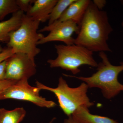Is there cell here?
I'll list each match as a JSON object with an SVG mask.
<instances>
[{"label": "cell", "instance_id": "6da1fadb", "mask_svg": "<svg viewBox=\"0 0 123 123\" xmlns=\"http://www.w3.org/2000/svg\"><path fill=\"white\" fill-rule=\"evenodd\" d=\"M74 44L94 52H111L107 41L113 31L105 11L100 10L92 1L79 25Z\"/></svg>", "mask_w": 123, "mask_h": 123}, {"label": "cell", "instance_id": "7a4b0ae2", "mask_svg": "<svg viewBox=\"0 0 123 123\" xmlns=\"http://www.w3.org/2000/svg\"><path fill=\"white\" fill-rule=\"evenodd\" d=\"M99 55L102 61L98 65L97 72L90 77L68 76L84 81L89 88H99L104 97L110 99L123 91V85L118 80L119 74L123 71V62L120 65L115 66L110 63L105 52H99Z\"/></svg>", "mask_w": 123, "mask_h": 123}, {"label": "cell", "instance_id": "3957f363", "mask_svg": "<svg viewBox=\"0 0 123 123\" xmlns=\"http://www.w3.org/2000/svg\"><path fill=\"white\" fill-rule=\"evenodd\" d=\"M36 84L40 90L48 91L55 95L60 107L68 117L72 115L80 106H85L89 108L94 105L87 95L89 87L85 82L76 88H71L61 76L59 78L56 88L48 87L38 81H36Z\"/></svg>", "mask_w": 123, "mask_h": 123}, {"label": "cell", "instance_id": "277c9868", "mask_svg": "<svg viewBox=\"0 0 123 123\" xmlns=\"http://www.w3.org/2000/svg\"><path fill=\"white\" fill-rule=\"evenodd\" d=\"M40 23L24 14L20 27L10 35L7 47L12 49L14 53H24L35 61L41 51L37 47L38 42L44 36L38 32Z\"/></svg>", "mask_w": 123, "mask_h": 123}, {"label": "cell", "instance_id": "5b68a950", "mask_svg": "<svg viewBox=\"0 0 123 123\" xmlns=\"http://www.w3.org/2000/svg\"><path fill=\"white\" fill-rule=\"evenodd\" d=\"M57 57L49 59L47 63L51 68H61L69 71L74 75L80 72L82 65L97 68L98 64L93 56V52L82 46L73 44L67 45L55 44Z\"/></svg>", "mask_w": 123, "mask_h": 123}, {"label": "cell", "instance_id": "8992f818", "mask_svg": "<svg viewBox=\"0 0 123 123\" xmlns=\"http://www.w3.org/2000/svg\"><path fill=\"white\" fill-rule=\"evenodd\" d=\"M28 79L18 81L0 95V100L7 99L29 101L42 107L51 108L56 106L55 103L40 96V89L29 85Z\"/></svg>", "mask_w": 123, "mask_h": 123}, {"label": "cell", "instance_id": "52a82bcc", "mask_svg": "<svg viewBox=\"0 0 123 123\" xmlns=\"http://www.w3.org/2000/svg\"><path fill=\"white\" fill-rule=\"evenodd\" d=\"M35 61L24 53L14 54L7 59L6 79L20 80L29 79L36 72Z\"/></svg>", "mask_w": 123, "mask_h": 123}, {"label": "cell", "instance_id": "ba28073f", "mask_svg": "<svg viewBox=\"0 0 123 123\" xmlns=\"http://www.w3.org/2000/svg\"><path fill=\"white\" fill-rule=\"evenodd\" d=\"M79 31V26L72 21L53 23L44 26L38 31L39 33L49 31V33L40 39L37 44H44L54 41L63 42L65 45L74 44L75 38L73 37V34L75 33L77 35Z\"/></svg>", "mask_w": 123, "mask_h": 123}, {"label": "cell", "instance_id": "9c48e42d", "mask_svg": "<svg viewBox=\"0 0 123 123\" xmlns=\"http://www.w3.org/2000/svg\"><path fill=\"white\" fill-rule=\"evenodd\" d=\"M91 1L90 0H75L66 9L59 19L53 23L72 21L79 26Z\"/></svg>", "mask_w": 123, "mask_h": 123}, {"label": "cell", "instance_id": "30bf717a", "mask_svg": "<svg viewBox=\"0 0 123 123\" xmlns=\"http://www.w3.org/2000/svg\"><path fill=\"white\" fill-rule=\"evenodd\" d=\"M57 1L58 0H35L26 15L33 20L46 22L49 20L52 9Z\"/></svg>", "mask_w": 123, "mask_h": 123}, {"label": "cell", "instance_id": "8fae6325", "mask_svg": "<svg viewBox=\"0 0 123 123\" xmlns=\"http://www.w3.org/2000/svg\"><path fill=\"white\" fill-rule=\"evenodd\" d=\"M24 13L21 10L13 14L8 20L0 22V42L8 43L10 35L21 25Z\"/></svg>", "mask_w": 123, "mask_h": 123}, {"label": "cell", "instance_id": "7c38bea8", "mask_svg": "<svg viewBox=\"0 0 123 123\" xmlns=\"http://www.w3.org/2000/svg\"><path fill=\"white\" fill-rule=\"evenodd\" d=\"M72 115L80 123H119L117 120L106 117L92 114L88 108L84 106L78 108Z\"/></svg>", "mask_w": 123, "mask_h": 123}, {"label": "cell", "instance_id": "4fadbf2b", "mask_svg": "<svg viewBox=\"0 0 123 123\" xmlns=\"http://www.w3.org/2000/svg\"><path fill=\"white\" fill-rule=\"evenodd\" d=\"M26 111L23 107L12 110L0 108V123H20L24 119Z\"/></svg>", "mask_w": 123, "mask_h": 123}, {"label": "cell", "instance_id": "5bb4252c", "mask_svg": "<svg viewBox=\"0 0 123 123\" xmlns=\"http://www.w3.org/2000/svg\"><path fill=\"white\" fill-rule=\"evenodd\" d=\"M75 0H58L53 8L48 20V25L59 20L66 9Z\"/></svg>", "mask_w": 123, "mask_h": 123}, {"label": "cell", "instance_id": "9a60e30c", "mask_svg": "<svg viewBox=\"0 0 123 123\" xmlns=\"http://www.w3.org/2000/svg\"><path fill=\"white\" fill-rule=\"evenodd\" d=\"M20 10L16 0H0V21L10 14H14Z\"/></svg>", "mask_w": 123, "mask_h": 123}, {"label": "cell", "instance_id": "2e32d148", "mask_svg": "<svg viewBox=\"0 0 123 123\" xmlns=\"http://www.w3.org/2000/svg\"><path fill=\"white\" fill-rule=\"evenodd\" d=\"M34 1L35 0H16L19 10L24 13L27 12Z\"/></svg>", "mask_w": 123, "mask_h": 123}, {"label": "cell", "instance_id": "e0dca14e", "mask_svg": "<svg viewBox=\"0 0 123 123\" xmlns=\"http://www.w3.org/2000/svg\"><path fill=\"white\" fill-rule=\"evenodd\" d=\"M14 54L12 49L7 47L4 49L3 50L0 52V63L8 59Z\"/></svg>", "mask_w": 123, "mask_h": 123}, {"label": "cell", "instance_id": "ac0fdd59", "mask_svg": "<svg viewBox=\"0 0 123 123\" xmlns=\"http://www.w3.org/2000/svg\"><path fill=\"white\" fill-rule=\"evenodd\" d=\"M17 81L5 79L0 81V95L10 86L15 84Z\"/></svg>", "mask_w": 123, "mask_h": 123}, {"label": "cell", "instance_id": "d6986e66", "mask_svg": "<svg viewBox=\"0 0 123 123\" xmlns=\"http://www.w3.org/2000/svg\"><path fill=\"white\" fill-rule=\"evenodd\" d=\"M7 59L0 63V81L6 79Z\"/></svg>", "mask_w": 123, "mask_h": 123}, {"label": "cell", "instance_id": "ffe728a7", "mask_svg": "<svg viewBox=\"0 0 123 123\" xmlns=\"http://www.w3.org/2000/svg\"><path fill=\"white\" fill-rule=\"evenodd\" d=\"M92 1L98 8L101 10L105 7L107 2L105 0H93Z\"/></svg>", "mask_w": 123, "mask_h": 123}, {"label": "cell", "instance_id": "44dd1931", "mask_svg": "<svg viewBox=\"0 0 123 123\" xmlns=\"http://www.w3.org/2000/svg\"><path fill=\"white\" fill-rule=\"evenodd\" d=\"M63 123H80L77 121L71 115L68 117V118L65 119Z\"/></svg>", "mask_w": 123, "mask_h": 123}, {"label": "cell", "instance_id": "7402d4cb", "mask_svg": "<svg viewBox=\"0 0 123 123\" xmlns=\"http://www.w3.org/2000/svg\"><path fill=\"white\" fill-rule=\"evenodd\" d=\"M56 119V118L54 117V118H53L51 120V121H50L48 123H53V122H54V121Z\"/></svg>", "mask_w": 123, "mask_h": 123}, {"label": "cell", "instance_id": "603a6c76", "mask_svg": "<svg viewBox=\"0 0 123 123\" xmlns=\"http://www.w3.org/2000/svg\"><path fill=\"white\" fill-rule=\"evenodd\" d=\"M4 48H2V47H1V46H0V52H1V51H2V50H3V49H4Z\"/></svg>", "mask_w": 123, "mask_h": 123}, {"label": "cell", "instance_id": "cb8c5ba5", "mask_svg": "<svg viewBox=\"0 0 123 123\" xmlns=\"http://www.w3.org/2000/svg\"><path fill=\"white\" fill-rule=\"evenodd\" d=\"M122 26L123 27V22L122 23Z\"/></svg>", "mask_w": 123, "mask_h": 123}]
</instances>
